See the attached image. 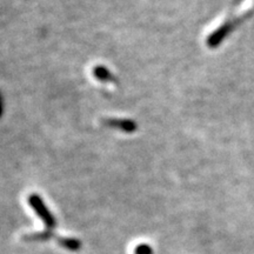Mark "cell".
Wrapping results in <instances>:
<instances>
[{"label": "cell", "mask_w": 254, "mask_h": 254, "mask_svg": "<svg viewBox=\"0 0 254 254\" xmlns=\"http://www.w3.org/2000/svg\"><path fill=\"white\" fill-rule=\"evenodd\" d=\"M152 250L147 245H140L135 250V254H151Z\"/></svg>", "instance_id": "3957f363"}, {"label": "cell", "mask_w": 254, "mask_h": 254, "mask_svg": "<svg viewBox=\"0 0 254 254\" xmlns=\"http://www.w3.org/2000/svg\"><path fill=\"white\" fill-rule=\"evenodd\" d=\"M30 204L32 205V207L34 208V211H36L37 213L40 215V218L43 219V221L45 222L47 226L49 227L55 226V224H56L55 219H53L52 215H51L49 209H46L45 206H44L43 202H41L40 196L32 195L30 199Z\"/></svg>", "instance_id": "6da1fadb"}, {"label": "cell", "mask_w": 254, "mask_h": 254, "mask_svg": "<svg viewBox=\"0 0 254 254\" xmlns=\"http://www.w3.org/2000/svg\"><path fill=\"white\" fill-rule=\"evenodd\" d=\"M60 244L65 247V249L71 250V251H77L80 249V243L75 239H64L60 240Z\"/></svg>", "instance_id": "7a4b0ae2"}]
</instances>
